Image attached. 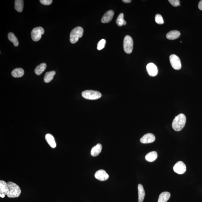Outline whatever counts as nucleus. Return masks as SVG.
<instances>
[{"label": "nucleus", "mask_w": 202, "mask_h": 202, "mask_svg": "<svg viewBox=\"0 0 202 202\" xmlns=\"http://www.w3.org/2000/svg\"><path fill=\"white\" fill-rule=\"evenodd\" d=\"M180 33L179 31L177 30H173L169 32L167 35L166 37L169 40H174L178 39L180 36Z\"/></svg>", "instance_id": "obj_16"}, {"label": "nucleus", "mask_w": 202, "mask_h": 202, "mask_svg": "<svg viewBox=\"0 0 202 202\" xmlns=\"http://www.w3.org/2000/svg\"><path fill=\"white\" fill-rule=\"evenodd\" d=\"M94 176L96 179L101 181H105L109 178L108 173L103 170H100L97 171Z\"/></svg>", "instance_id": "obj_9"}, {"label": "nucleus", "mask_w": 202, "mask_h": 202, "mask_svg": "<svg viewBox=\"0 0 202 202\" xmlns=\"http://www.w3.org/2000/svg\"><path fill=\"white\" fill-rule=\"evenodd\" d=\"M82 96L84 98L88 100H97L102 96L101 93L98 91L88 90L82 92Z\"/></svg>", "instance_id": "obj_4"}, {"label": "nucleus", "mask_w": 202, "mask_h": 202, "mask_svg": "<svg viewBox=\"0 0 202 202\" xmlns=\"http://www.w3.org/2000/svg\"><path fill=\"white\" fill-rule=\"evenodd\" d=\"M7 184L9 188V192L7 195L8 197L17 198L20 196L21 190L19 185L12 182H8Z\"/></svg>", "instance_id": "obj_2"}, {"label": "nucleus", "mask_w": 202, "mask_h": 202, "mask_svg": "<svg viewBox=\"0 0 202 202\" xmlns=\"http://www.w3.org/2000/svg\"><path fill=\"white\" fill-rule=\"evenodd\" d=\"M106 41L105 39H101L100 41L98 42L97 44V48L99 50H101L105 48V45H106Z\"/></svg>", "instance_id": "obj_26"}, {"label": "nucleus", "mask_w": 202, "mask_h": 202, "mask_svg": "<svg viewBox=\"0 0 202 202\" xmlns=\"http://www.w3.org/2000/svg\"><path fill=\"white\" fill-rule=\"evenodd\" d=\"M46 67H47V65L45 63H42L39 64L35 70V74L37 75H40L45 70Z\"/></svg>", "instance_id": "obj_22"}, {"label": "nucleus", "mask_w": 202, "mask_h": 202, "mask_svg": "<svg viewBox=\"0 0 202 202\" xmlns=\"http://www.w3.org/2000/svg\"><path fill=\"white\" fill-rule=\"evenodd\" d=\"M169 1L174 6H178L180 5V1L178 0H169Z\"/></svg>", "instance_id": "obj_28"}, {"label": "nucleus", "mask_w": 202, "mask_h": 202, "mask_svg": "<svg viewBox=\"0 0 202 202\" xmlns=\"http://www.w3.org/2000/svg\"><path fill=\"white\" fill-rule=\"evenodd\" d=\"M44 33V28L41 27L33 28L31 32V37L34 41L37 42L41 38L42 35Z\"/></svg>", "instance_id": "obj_6"}, {"label": "nucleus", "mask_w": 202, "mask_h": 202, "mask_svg": "<svg viewBox=\"0 0 202 202\" xmlns=\"http://www.w3.org/2000/svg\"><path fill=\"white\" fill-rule=\"evenodd\" d=\"M114 14V12L112 10L108 11L102 18L101 22L103 23H110L113 18Z\"/></svg>", "instance_id": "obj_12"}, {"label": "nucleus", "mask_w": 202, "mask_h": 202, "mask_svg": "<svg viewBox=\"0 0 202 202\" xmlns=\"http://www.w3.org/2000/svg\"><path fill=\"white\" fill-rule=\"evenodd\" d=\"M186 166L181 161L177 162L173 167V170L177 174H182L185 172L186 171Z\"/></svg>", "instance_id": "obj_8"}, {"label": "nucleus", "mask_w": 202, "mask_h": 202, "mask_svg": "<svg viewBox=\"0 0 202 202\" xmlns=\"http://www.w3.org/2000/svg\"><path fill=\"white\" fill-rule=\"evenodd\" d=\"M186 117L184 114H180L175 117L172 123V127L175 131H180L185 126Z\"/></svg>", "instance_id": "obj_1"}, {"label": "nucleus", "mask_w": 202, "mask_h": 202, "mask_svg": "<svg viewBox=\"0 0 202 202\" xmlns=\"http://www.w3.org/2000/svg\"><path fill=\"white\" fill-rule=\"evenodd\" d=\"M116 23L119 26H125L126 25V21L124 19V14L122 13L119 14L116 21Z\"/></svg>", "instance_id": "obj_24"}, {"label": "nucleus", "mask_w": 202, "mask_h": 202, "mask_svg": "<svg viewBox=\"0 0 202 202\" xmlns=\"http://www.w3.org/2000/svg\"><path fill=\"white\" fill-rule=\"evenodd\" d=\"M45 139L48 144L52 148H54L56 147V144L55 142L54 137L50 134H47L45 135Z\"/></svg>", "instance_id": "obj_13"}, {"label": "nucleus", "mask_w": 202, "mask_h": 202, "mask_svg": "<svg viewBox=\"0 0 202 202\" xmlns=\"http://www.w3.org/2000/svg\"><path fill=\"white\" fill-rule=\"evenodd\" d=\"M84 33L83 28L78 26L73 29L70 35V41L71 44H75L77 42L79 39L83 37Z\"/></svg>", "instance_id": "obj_3"}, {"label": "nucleus", "mask_w": 202, "mask_h": 202, "mask_svg": "<svg viewBox=\"0 0 202 202\" xmlns=\"http://www.w3.org/2000/svg\"><path fill=\"white\" fill-rule=\"evenodd\" d=\"M24 7L23 0H16L15 1V9L17 11L21 12L23 11Z\"/></svg>", "instance_id": "obj_23"}, {"label": "nucleus", "mask_w": 202, "mask_h": 202, "mask_svg": "<svg viewBox=\"0 0 202 202\" xmlns=\"http://www.w3.org/2000/svg\"><path fill=\"white\" fill-rule=\"evenodd\" d=\"M8 38L11 42L15 46H18L19 42L17 37H15V35L12 32L9 33L8 34Z\"/></svg>", "instance_id": "obj_25"}, {"label": "nucleus", "mask_w": 202, "mask_h": 202, "mask_svg": "<svg viewBox=\"0 0 202 202\" xmlns=\"http://www.w3.org/2000/svg\"><path fill=\"white\" fill-rule=\"evenodd\" d=\"M123 46L125 52L128 54L132 53L133 49V39L130 36L127 35L124 37Z\"/></svg>", "instance_id": "obj_5"}, {"label": "nucleus", "mask_w": 202, "mask_h": 202, "mask_svg": "<svg viewBox=\"0 0 202 202\" xmlns=\"http://www.w3.org/2000/svg\"><path fill=\"white\" fill-rule=\"evenodd\" d=\"M102 146L101 144H98L92 148L91 154L93 157L98 156L101 153Z\"/></svg>", "instance_id": "obj_15"}, {"label": "nucleus", "mask_w": 202, "mask_h": 202, "mask_svg": "<svg viewBox=\"0 0 202 202\" xmlns=\"http://www.w3.org/2000/svg\"><path fill=\"white\" fill-rule=\"evenodd\" d=\"M56 74L54 71H51L46 72L44 78V81L46 83H49L53 80L54 77Z\"/></svg>", "instance_id": "obj_21"}, {"label": "nucleus", "mask_w": 202, "mask_h": 202, "mask_svg": "<svg viewBox=\"0 0 202 202\" xmlns=\"http://www.w3.org/2000/svg\"><path fill=\"white\" fill-rule=\"evenodd\" d=\"M146 69L150 76H155L158 74V68L154 63L151 62L148 64L146 66Z\"/></svg>", "instance_id": "obj_10"}, {"label": "nucleus", "mask_w": 202, "mask_h": 202, "mask_svg": "<svg viewBox=\"0 0 202 202\" xmlns=\"http://www.w3.org/2000/svg\"><path fill=\"white\" fill-rule=\"evenodd\" d=\"M24 71L21 68L14 69L11 73L12 75L14 78H20L24 75Z\"/></svg>", "instance_id": "obj_20"}, {"label": "nucleus", "mask_w": 202, "mask_h": 202, "mask_svg": "<svg viewBox=\"0 0 202 202\" xmlns=\"http://www.w3.org/2000/svg\"><path fill=\"white\" fill-rule=\"evenodd\" d=\"M155 21L157 24H164V21L162 16L159 14H157L155 17Z\"/></svg>", "instance_id": "obj_27"}, {"label": "nucleus", "mask_w": 202, "mask_h": 202, "mask_svg": "<svg viewBox=\"0 0 202 202\" xmlns=\"http://www.w3.org/2000/svg\"><path fill=\"white\" fill-rule=\"evenodd\" d=\"M9 192L8 184L3 180L0 181V194L7 195Z\"/></svg>", "instance_id": "obj_14"}, {"label": "nucleus", "mask_w": 202, "mask_h": 202, "mask_svg": "<svg viewBox=\"0 0 202 202\" xmlns=\"http://www.w3.org/2000/svg\"><path fill=\"white\" fill-rule=\"evenodd\" d=\"M155 137L153 134L148 133L144 135L140 139V142L142 144H150L154 142Z\"/></svg>", "instance_id": "obj_11"}, {"label": "nucleus", "mask_w": 202, "mask_h": 202, "mask_svg": "<svg viewBox=\"0 0 202 202\" xmlns=\"http://www.w3.org/2000/svg\"><path fill=\"white\" fill-rule=\"evenodd\" d=\"M138 191L139 194V202H143L145 196V193L143 185L139 184L138 186Z\"/></svg>", "instance_id": "obj_17"}, {"label": "nucleus", "mask_w": 202, "mask_h": 202, "mask_svg": "<svg viewBox=\"0 0 202 202\" xmlns=\"http://www.w3.org/2000/svg\"><path fill=\"white\" fill-rule=\"evenodd\" d=\"M198 8L200 10L202 11V1L200 2L199 4H198Z\"/></svg>", "instance_id": "obj_30"}, {"label": "nucleus", "mask_w": 202, "mask_h": 202, "mask_svg": "<svg viewBox=\"0 0 202 202\" xmlns=\"http://www.w3.org/2000/svg\"><path fill=\"white\" fill-rule=\"evenodd\" d=\"M123 2L125 3H129L131 2V0H123Z\"/></svg>", "instance_id": "obj_31"}, {"label": "nucleus", "mask_w": 202, "mask_h": 202, "mask_svg": "<svg viewBox=\"0 0 202 202\" xmlns=\"http://www.w3.org/2000/svg\"><path fill=\"white\" fill-rule=\"evenodd\" d=\"M41 3L42 4L45 5H51L53 2L52 0H41Z\"/></svg>", "instance_id": "obj_29"}, {"label": "nucleus", "mask_w": 202, "mask_h": 202, "mask_svg": "<svg viewBox=\"0 0 202 202\" xmlns=\"http://www.w3.org/2000/svg\"><path fill=\"white\" fill-rule=\"evenodd\" d=\"M170 61L173 69L179 70L181 68L182 65L180 58L176 55H171L170 57Z\"/></svg>", "instance_id": "obj_7"}, {"label": "nucleus", "mask_w": 202, "mask_h": 202, "mask_svg": "<svg viewBox=\"0 0 202 202\" xmlns=\"http://www.w3.org/2000/svg\"><path fill=\"white\" fill-rule=\"evenodd\" d=\"M158 154L156 152L152 151L148 153L146 155L145 159L148 161L152 162L154 161L157 158Z\"/></svg>", "instance_id": "obj_18"}, {"label": "nucleus", "mask_w": 202, "mask_h": 202, "mask_svg": "<svg viewBox=\"0 0 202 202\" xmlns=\"http://www.w3.org/2000/svg\"><path fill=\"white\" fill-rule=\"evenodd\" d=\"M171 196L170 193L168 192H164L161 193L159 196L158 202H167Z\"/></svg>", "instance_id": "obj_19"}, {"label": "nucleus", "mask_w": 202, "mask_h": 202, "mask_svg": "<svg viewBox=\"0 0 202 202\" xmlns=\"http://www.w3.org/2000/svg\"><path fill=\"white\" fill-rule=\"evenodd\" d=\"M0 196H1V197L2 198H4L5 196V195L4 194H0Z\"/></svg>", "instance_id": "obj_32"}]
</instances>
